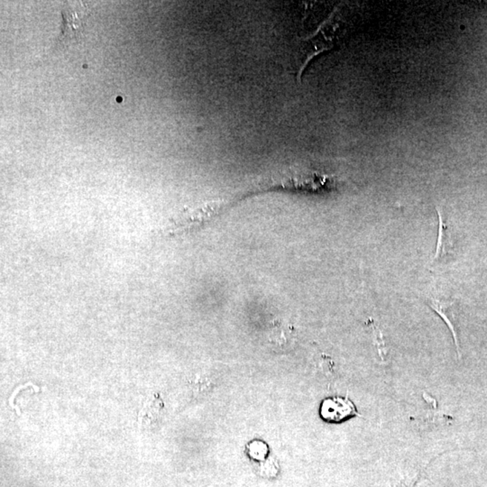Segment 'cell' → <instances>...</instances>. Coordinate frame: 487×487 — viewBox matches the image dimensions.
Instances as JSON below:
<instances>
[{"label":"cell","mask_w":487,"mask_h":487,"mask_svg":"<svg viewBox=\"0 0 487 487\" xmlns=\"http://www.w3.org/2000/svg\"><path fill=\"white\" fill-rule=\"evenodd\" d=\"M436 209L438 218H439V234H438L436 253H435L433 261H432L433 264L445 261L451 255L452 247H453L448 225L444 222L442 212L439 207H436Z\"/></svg>","instance_id":"5b68a950"},{"label":"cell","mask_w":487,"mask_h":487,"mask_svg":"<svg viewBox=\"0 0 487 487\" xmlns=\"http://www.w3.org/2000/svg\"><path fill=\"white\" fill-rule=\"evenodd\" d=\"M371 325L372 328H373L374 341H376L377 350H378L380 354L383 356L385 354V343L384 340H383L381 331L379 330V328L376 327L374 322Z\"/></svg>","instance_id":"9c48e42d"},{"label":"cell","mask_w":487,"mask_h":487,"mask_svg":"<svg viewBox=\"0 0 487 487\" xmlns=\"http://www.w3.org/2000/svg\"><path fill=\"white\" fill-rule=\"evenodd\" d=\"M65 17L63 34L67 36H77V32L82 30L84 25V13H79L76 8H69L63 12Z\"/></svg>","instance_id":"52a82bcc"},{"label":"cell","mask_w":487,"mask_h":487,"mask_svg":"<svg viewBox=\"0 0 487 487\" xmlns=\"http://www.w3.org/2000/svg\"><path fill=\"white\" fill-rule=\"evenodd\" d=\"M269 339L273 345L279 348H285L293 344L295 340V331L289 327L278 326L271 331Z\"/></svg>","instance_id":"ba28073f"},{"label":"cell","mask_w":487,"mask_h":487,"mask_svg":"<svg viewBox=\"0 0 487 487\" xmlns=\"http://www.w3.org/2000/svg\"><path fill=\"white\" fill-rule=\"evenodd\" d=\"M221 207V201H213V203H209L205 205L194 207V209H184L174 220H172L169 232L185 231L192 227L201 226L217 215Z\"/></svg>","instance_id":"6da1fadb"},{"label":"cell","mask_w":487,"mask_h":487,"mask_svg":"<svg viewBox=\"0 0 487 487\" xmlns=\"http://www.w3.org/2000/svg\"><path fill=\"white\" fill-rule=\"evenodd\" d=\"M335 13L330 17L322 25L318 32V34H314L311 37L309 43H307L306 46L309 47L305 51V56L304 65L302 69L306 66L308 60L315 56L316 54L321 53L328 49L332 48L334 41H335L336 32L338 30L339 25L335 23Z\"/></svg>","instance_id":"7a4b0ae2"},{"label":"cell","mask_w":487,"mask_h":487,"mask_svg":"<svg viewBox=\"0 0 487 487\" xmlns=\"http://www.w3.org/2000/svg\"><path fill=\"white\" fill-rule=\"evenodd\" d=\"M163 410V403L159 396H154L151 399L146 403L145 406L141 411V419H142V424L146 426H155L157 424L161 416H162Z\"/></svg>","instance_id":"8992f818"},{"label":"cell","mask_w":487,"mask_h":487,"mask_svg":"<svg viewBox=\"0 0 487 487\" xmlns=\"http://www.w3.org/2000/svg\"><path fill=\"white\" fill-rule=\"evenodd\" d=\"M424 302L445 321L446 325H448L449 330L451 331L452 336H453L455 344H456L457 353L460 359V343H458L457 330L453 322L454 302L445 301V299L436 298H426L424 299Z\"/></svg>","instance_id":"277c9868"},{"label":"cell","mask_w":487,"mask_h":487,"mask_svg":"<svg viewBox=\"0 0 487 487\" xmlns=\"http://www.w3.org/2000/svg\"><path fill=\"white\" fill-rule=\"evenodd\" d=\"M322 419L330 423H340L354 416H361L348 397H332L324 400L321 407Z\"/></svg>","instance_id":"3957f363"}]
</instances>
